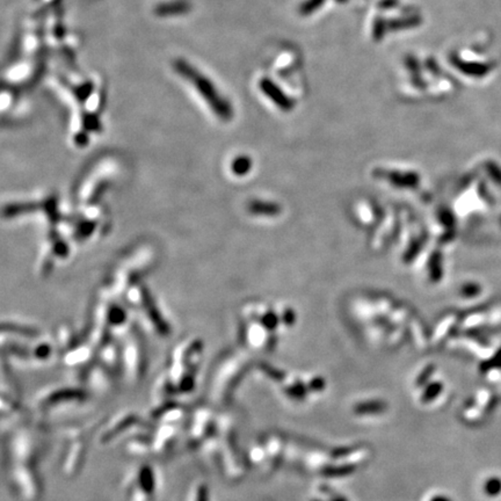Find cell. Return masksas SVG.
Wrapping results in <instances>:
<instances>
[{
	"label": "cell",
	"instance_id": "3",
	"mask_svg": "<svg viewBox=\"0 0 501 501\" xmlns=\"http://www.w3.org/2000/svg\"><path fill=\"white\" fill-rule=\"evenodd\" d=\"M192 11V5L188 0H167L156 4L154 13L159 18H174L188 14Z\"/></svg>",
	"mask_w": 501,
	"mask_h": 501
},
{
	"label": "cell",
	"instance_id": "6",
	"mask_svg": "<svg viewBox=\"0 0 501 501\" xmlns=\"http://www.w3.org/2000/svg\"><path fill=\"white\" fill-rule=\"evenodd\" d=\"M138 481L140 485V488L143 489L144 493L147 494H151L155 489V477L154 472L150 468H143L140 470L139 476H138Z\"/></svg>",
	"mask_w": 501,
	"mask_h": 501
},
{
	"label": "cell",
	"instance_id": "11",
	"mask_svg": "<svg viewBox=\"0 0 501 501\" xmlns=\"http://www.w3.org/2000/svg\"><path fill=\"white\" fill-rule=\"evenodd\" d=\"M335 2H338V3H340V4H345V3H347V2H348V0H335Z\"/></svg>",
	"mask_w": 501,
	"mask_h": 501
},
{
	"label": "cell",
	"instance_id": "9",
	"mask_svg": "<svg viewBox=\"0 0 501 501\" xmlns=\"http://www.w3.org/2000/svg\"><path fill=\"white\" fill-rule=\"evenodd\" d=\"M195 501H209L208 488H206L205 485H200V486L197 487Z\"/></svg>",
	"mask_w": 501,
	"mask_h": 501
},
{
	"label": "cell",
	"instance_id": "8",
	"mask_svg": "<svg viewBox=\"0 0 501 501\" xmlns=\"http://www.w3.org/2000/svg\"><path fill=\"white\" fill-rule=\"evenodd\" d=\"M325 3H326V0H304L300 7H298V12H300L301 15H304V17L311 15L317 12Z\"/></svg>",
	"mask_w": 501,
	"mask_h": 501
},
{
	"label": "cell",
	"instance_id": "4",
	"mask_svg": "<svg viewBox=\"0 0 501 501\" xmlns=\"http://www.w3.org/2000/svg\"><path fill=\"white\" fill-rule=\"evenodd\" d=\"M450 60L455 67H457L461 72H463V74H465L468 76L480 77V76H484V74L487 70V66H485L484 64L480 65V64H476V63H468V62H465V60H462L461 58H458V57H455V56L451 57Z\"/></svg>",
	"mask_w": 501,
	"mask_h": 501
},
{
	"label": "cell",
	"instance_id": "5",
	"mask_svg": "<svg viewBox=\"0 0 501 501\" xmlns=\"http://www.w3.org/2000/svg\"><path fill=\"white\" fill-rule=\"evenodd\" d=\"M421 24L422 18L420 15H411V17L406 18L392 19V20L388 22V27L390 32H397V30L415 28V27H418Z\"/></svg>",
	"mask_w": 501,
	"mask_h": 501
},
{
	"label": "cell",
	"instance_id": "10",
	"mask_svg": "<svg viewBox=\"0 0 501 501\" xmlns=\"http://www.w3.org/2000/svg\"><path fill=\"white\" fill-rule=\"evenodd\" d=\"M396 4H397V0H383V2L380 3V6L382 7H385V9H391V7L393 6H396Z\"/></svg>",
	"mask_w": 501,
	"mask_h": 501
},
{
	"label": "cell",
	"instance_id": "1",
	"mask_svg": "<svg viewBox=\"0 0 501 501\" xmlns=\"http://www.w3.org/2000/svg\"><path fill=\"white\" fill-rule=\"evenodd\" d=\"M172 66H173L175 74L183 82L188 83V85L194 90L197 97L205 103L206 108L210 110L212 115L222 121L231 120L233 116L232 106L217 89L211 78L186 59H175Z\"/></svg>",
	"mask_w": 501,
	"mask_h": 501
},
{
	"label": "cell",
	"instance_id": "2",
	"mask_svg": "<svg viewBox=\"0 0 501 501\" xmlns=\"http://www.w3.org/2000/svg\"><path fill=\"white\" fill-rule=\"evenodd\" d=\"M259 89L261 90L267 98L270 99L278 108L283 110H290L295 106V101L289 95H287L273 80L269 78H262L259 82Z\"/></svg>",
	"mask_w": 501,
	"mask_h": 501
},
{
	"label": "cell",
	"instance_id": "7",
	"mask_svg": "<svg viewBox=\"0 0 501 501\" xmlns=\"http://www.w3.org/2000/svg\"><path fill=\"white\" fill-rule=\"evenodd\" d=\"M389 30L388 27V21H385L384 18L377 17L375 19L374 24H373V30H372V35L374 41L380 42L384 39L386 32Z\"/></svg>",
	"mask_w": 501,
	"mask_h": 501
}]
</instances>
